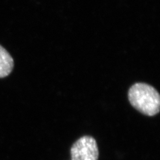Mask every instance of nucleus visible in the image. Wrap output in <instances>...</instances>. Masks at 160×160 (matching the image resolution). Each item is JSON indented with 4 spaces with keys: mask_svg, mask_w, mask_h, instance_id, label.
<instances>
[{
    "mask_svg": "<svg viewBox=\"0 0 160 160\" xmlns=\"http://www.w3.org/2000/svg\"><path fill=\"white\" fill-rule=\"evenodd\" d=\"M72 160H98L99 150L93 138L85 136L73 143L71 148Z\"/></svg>",
    "mask_w": 160,
    "mask_h": 160,
    "instance_id": "2",
    "label": "nucleus"
},
{
    "mask_svg": "<svg viewBox=\"0 0 160 160\" xmlns=\"http://www.w3.org/2000/svg\"><path fill=\"white\" fill-rule=\"evenodd\" d=\"M14 66V62L11 55L0 45V78L7 77L11 73Z\"/></svg>",
    "mask_w": 160,
    "mask_h": 160,
    "instance_id": "3",
    "label": "nucleus"
},
{
    "mask_svg": "<svg viewBox=\"0 0 160 160\" xmlns=\"http://www.w3.org/2000/svg\"><path fill=\"white\" fill-rule=\"evenodd\" d=\"M128 98L132 106L146 116H153L159 112L160 96L157 90L149 84H133L129 90Z\"/></svg>",
    "mask_w": 160,
    "mask_h": 160,
    "instance_id": "1",
    "label": "nucleus"
}]
</instances>
